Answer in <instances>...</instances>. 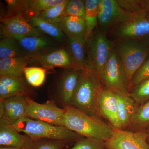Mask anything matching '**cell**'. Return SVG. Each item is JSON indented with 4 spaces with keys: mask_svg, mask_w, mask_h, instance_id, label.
I'll return each instance as SVG.
<instances>
[{
    "mask_svg": "<svg viewBox=\"0 0 149 149\" xmlns=\"http://www.w3.org/2000/svg\"><path fill=\"white\" fill-rule=\"evenodd\" d=\"M32 91L22 77H14L0 75V100L16 96L32 95Z\"/></svg>",
    "mask_w": 149,
    "mask_h": 149,
    "instance_id": "18",
    "label": "cell"
},
{
    "mask_svg": "<svg viewBox=\"0 0 149 149\" xmlns=\"http://www.w3.org/2000/svg\"><path fill=\"white\" fill-rule=\"evenodd\" d=\"M104 145L107 149H149L146 129L132 131L115 129Z\"/></svg>",
    "mask_w": 149,
    "mask_h": 149,
    "instance_id": "9",
    "label": "cell"
},
{
    "mask_svg": "<svg viewBox=\"0 0 149 149\" xmlns=\"http://www.w3.org/2000/svg\"><path fill=\"white\" fill-rule=\"evenodd\" d=\"M68 50L76 69H86L87 50L85 40L75 38L67 39Z\"/></svg>",
    "mask_w": 149,
    "mask_h": 149,
    "instance_id": "22",
    "label": "cell"
},
{
    "mask_svg": "<svg viewBox=\"0 0 149 149\" xmlns=\"http://www.w3.org/2000/svg\"><path fill=\"white\" fill-rule=\"evenodd\" d=\"M120 6L124 10L133 13L143 10L141 7L140 0H117Z\"/></svg>",
    "mask_w": 149,
    "mask_h": 149,
    "instance_id": "36",
    "label": "cell"
},
{
    "mask_svg": "<svg viewBox=\"0 0 149 149\" xmlns=\"http://www.w3.org/2000/svg\"><path fill=\"white\" fill-rule=\"evenodd\" d=\"M101 0H85V20L87 27L86 40L98 26L99 6ZM85 40V41H86Z\"/></svg>",
    "mask_w": 149,
    "mask_h": 149,
    "instance_id": "23",
    "label": "cell"
},
{
    "mask_svg": "<svg viewBox=\"0 0 149 149\" xmlns=\"http://www.w3.org/2000/svg\"><path fill=\"white\" fill-rule=\"evenodd\" d=\"M69 0H65L64 3L52 7L44 11L38 15L44 20L57 25L60 20L63 17V13L66 5Z\"/></svg>",
    "mask_w": 149,
    "mask_h": 149,
    "instance_id": "30",
    "label": "cell"
},
{
    "mask_svg": "<svg viewBox=\"0 0 149 149\" xmlns=\"http://www.w3.org/2000/svg\"><path fill=\"white\" fill-rule=\"evenodd\" d=\"M85 44L86 69L93 72L100 80L104 67L114 49L113 43L97 26L91 37L86 40Z\"/></svg>",
    "mask_w": 149,
    "mask_h": 149,
    "instance_id": "4",
    "label": "cell"
},
{
    "mask_svg": "<svg viewBox=\"0 0 149 149\" xmlns=\"http://www.w3.org/2000/svg\"><path fill=\"white\" fill-rule=\"evenodd\" d=\"M47 70L39 67H26L24 75L27 83L34 87H39L44 84Z\"/></svg>",
    "mask_w": 149,
    "mask_h": 149,
    "instance_id": "29",
    "label": "cell"
},
{
    "mask_svg": "<svg viewBox=\"0 0 149 149\" xmlns=\"http://www.w3.org/2000/svg\"><path fill=\"white\" fill-rule=\"evenodd\" d=\"M82 70H65L59 80L58 96L63 106H69L77 88Z\"/></svg>",
    "mask_w": 149,
    "mask_h": 149,
    "instance_id": "16",
    "label": "cell"
},
{
    "mask_svg": "<svg viewBox=\"0 0 149 149\" xmlns=\"http://www.w3.org/2000/svg\"><path fill=\"white\" fill-rule=\"evenodd\" d=\"M65 0H32L31 5L23 16L29 21L30 19L37 17L41 13L52 7L64 3Z\"/></svg>",
    "mask_w": 149,
    "mask_h": 149,
    "instance_id": "27",
    "label": "cell"
},
{
    "mask_svg": "<svg viewBox=\"0 0 149 149\" xmlns=\"http://www.w3.org/2000/svg\"><path fill=\"white\" fill-rule=\"evenodd\" d=\"M129 13L120 6L117 0H101L99 6L98 27L101 32L107 35Z\"/></svg>",
    "mask_w": 149,
    "mask_h": 149,
    "instance_id": "11",
    "label": "cell"
},
{
    "mask_svg": "<svg viewBox=\"0 0 149 149\" xmlns=\"http://www.w3.org/2000/svg\"><path fill=\"white\" fill-rule=\"evenodd\" d=\"M112 42L125 40H143L149 36V15L144 10L129 13L109 31Z\"/></svg>",
    "mask_w": 149,
    "mask_h": 149,
    "instance_id": "5",
    "label": "cell"
},
{
    "mask_svg": "<svg viewBox=\"0 0 149 149\" xmlns=\"http://www.w3.org/2000/svg\"><path fill=\"white\" fill-rule=\"evenodd\" d=\"M0 149H20L17 148H13V147H7V146H1Z\"/></svg>",
    "mask_w": 149,
    "mask_h": 149,
    "instance_id": "38",
    "label": "cell"
},
{
    "mask_svg": "<svg viewBox=\"0 0 149 149\" xmlns=\"http://www.w3.org/2000/svg\"><path fill=\"white\" fill-rule=\"evenodd\" d=\"M146 132L147 133V141L149 143V126L148 128H147L146 129Z\"/></svg>",
    "mask_w": 149,
    "mask_h": 149,
    "instance_id": "40",
    "label": "cell"
},
{
    "mask_svg": "<svg viewBox=\"0 0 149 149\" xmlns=\"http://www.w3.org/2000/svg\"><path fill=\"white\" fill-rule=\"evenodd\" d=\"M28 65H36L47 70L55 67L64 68L65 70L77 69L67 49H51L44 52L27 56Z\"/></svg>",
    "mask_w": 149,
    "mask_h": 149,
    "instance_id": "10",
    "label": "cell"
},
{
    "mask_svg": "<svg viewBox=\"0 0 149 149\" xmlns=\"http://www.w3.org/2000/svg\"><path fill=\"white\" fill-rule=\"evenodd\" d=\"M7 12L1 17L8 18L23 16L31 5L32 0H6Z\"/></svg>",
    "mask_w": 149,
    "mask_h": 149,
    "instance_id": "28",
    "label": "cell"
},
{
    "mask_svg": "<svg viewBox=\"0 0 149 149\" xmlns=\"http://www.w3.org/2000/svg\"><path fill=\"white\" fill-rule=\"evenodd\" d=\"M28 65L27 56L0 59V75L19 77L24 74L25 68Z\"/></svg>",
    "mask_w": 149,
    "mask_h": 149,
    "instance_id": "21",
    "label": "cell"
},
{
    "mask_svg": "<svg viewBox=\"0 0 149 149\" xmlns=\"http://www.w3.org/2000/svg\"><path fill=\"white\" fill-rule=\"evenodd\" d=\"M149 126V100L138 107L136 113L126 130L136 131Z\"/></svg>",
    "mask_w": 149,
    "mask_h": 149,
    "instance_id": "24",
    "label": "cell"
},
{
    "mask_svg": "<svg viewBox=\"0 0 149 149\" xmlns=\"http://www.w3.org/2000/svg\"><path fill=\"white\" fill-rule=\"evenodd\" d=\"M68 143L65 141L40 139L36 140L33 149H64Z\"/></svg>",
    "mask_w": 149,
    "mask_h": 149,
    "instance_id": "34",
    "label": "cell"
},
{
    "mask_svg": "<svg viewBox=\"0 0 149 149\" xmlns=\"http://www.w3.org/2000/svg\"><path fill=\"white\" fill-rule=\"evenodd\" d=\"M149 79V56L133 75L130 83V89L144 80Z\"/></svg>",
    "mask_w": 149,
    "mask_h": 149,
    "instance_id": "33",
    "label": "cell"
},
{
    "mask_svg": "<svg viewBox=\"0 0 149 149\" xmlns=\"http://www.w3.org/2000/svg\"><path fill=\"white\" fill-rule=\"evenodd\" d=\"M100 81L106 90L127 94L129 93L130 84L114 47L104 67Z\"/></svg>",
    "mask_w": 149,
    "mask_h": 149,
    "instance_id": "7",
    "label": "cell"
},
{
    "mask_svg": "<svg viewBox=\"0 0 149 149\" xmlns=\"http://www.w3.org/2000/svg\"><path fill=\"white\" fill-rule=\"evenodd\" d=\"M26 56L34 55L51 49L52 43L44 35L29 36L17 40Z\"/></svg>",
    "mask_w": 149,
    "mask_h": 149,
    "instance_id": "20",
    "label": "cell"
},
{
    "mask_svg": "<svg viewBox=\"0 0 149 149\" xmlns=\"http://www.w3.org/2000/svg\"><path fill=\"white\" fill-rule=\"evenodd\" d=\"M142 40H143L147 44V45L149 47V37H146V38H145V39Z\"/></svg>",
    "mask_w": 149,
    "mask_h": 149,
    "instance_id": "39",
    "label": "cell"
},
{
    "mask_svg": "<svg viewBox=\"0 0 149 149\" xmlns=\"http://www.w3.org/2000/svg\"><path fill=\"white\" fill-rule=\"evenodd\" d=\"M85 1L69 0L66 5L63 17L77 16L85 19Z\"/></svg>",
    "mask_w": 149,
    "mask_h": 149,
    "instance_id": "32",
    "label": "cell"
},
{
    "mask_svg": "<svg viewBox=\"0 0 149 149\" xmlns=\"http://www.w3.org/2000/svg\"><path fill=\"white\" fill-rule=\"evenodd\" d=\"M58 25L67 38L86 40L87 27L85 19L77 16L63 17Z\"/></svg>",
    "mask_w": 149,
    "mask_h": 149,
    "instance_id": "19",
    "label": "cell"
},
{
    "mask_svg": "<svg viewBox=\"0 0 149 149\" xmlns=\"http://www.w3.org/2000/svg\"><path fill=\"white\" fill-rule=\"evenodd\" d=\"M103 89L100 80L93 72L87 69L82 70L69 106L101 119L98 110V100Z\"/></svg>",
    "mask_w": 149,
    "mask_h": 149,
    "instance_id": "2",
    "label": "cell"
},
{
    "mask_svg": "<svg viewBox=\"0 0 149 149\" xmlns=\"http://www.w3.org/2000/svg\"><path fill=\"white\" fill-rule=\"evenodd\" d=\"M117 97L119 130H126L132 121L139 105L129 94L114 92Z\"/></svg>",
    "mask_w": 149,
    "mask_h": 149,
    "instance_id": "17",
    "label": "cell"
},
{
    "mask_svg": "<svg viewBox=\"0 0 149 149\" xmlns=\"http://www.w3.org/2000/svg\"><path fill=\"white\" fill-rule=\"evenodd\" d=\"M29 96H16L0 100V119L11 125L26 116Z\"/></svg>",
    "mask_w": 149,
    "mask_h": 149,
    "instance_id": "13",
    "label": "cell"
},
{
    "mask_svg": "<svg viewBox=\"0 0 149 149\" xmlns=\"http://www.w3.org/2000/svg\"><path fill=\"white\" fill-rule=\"evenodd\" d=\"M64 126L85 138L105 143L114 133L115 128L100 118L91 116L71 106H65Z\"/></svg>",
    "mask_w": 149,
    "mask_h": 149,
    "instance_id": "1",
    "label": "cell"
},
{
    "mask_svg": "<svg viewBox=\"0 0 149 149\" xmlns=\"http://www.w3.org/2000/svg\"><path fill=\"white\" fill-rule=\"evenodd\" d=\"M1 38L17 39L29 36L43 35L23 17L5 18L1 17Z\"/></svg>",
    "mask_w": 149,
    "mask_h": 149,
    "instance_id": "12",
    "label": "cell"
},
{
    "mask_svg": "<svg viewBox=\"0 0 149 149\" xmlns=\"http://www.w3.org/2000/svg\"><path fill=\"white\" fill-rule=\"evenodd\" d=\"M128 94L139 105L149 100V79L133 87Z\"/></svg>",
    "mask_w": 149,
    "mask_h": 149,
    "instance_id": "31",
    "label": "cell"
},
{
    "mask_svg": "<svg viewBox=\"0 0 149 149\" xmlns=\"http://www.w3.org/2000/svg\"><path fill=\"white\" fill-rule=\"evenodd\" d=\"M65 110L58 107L52 102L45 103L36 102L30 98L26 112V117L52 125L64 126Z\"/></svg>",
    "mask_w": 149,
    "mask_h": 149,
    "instance_id": "8",
    "label": "cell"
},
{
    "mask_svg": "<svg viewBox=\"0 0 149 149\" xmlns=\"http://www.w3.org/2000/svg\"><path fill=\"white\" fill-rule=\"evenodd\" d=\"M100 117L104 118L113 128L119 129L118 118V104L115 93L103 88L98 100Z\"/></svg>",
    "mask_w": 149,
    "mask_h": 149,
    "instance_id": "15",
    "label": "cell"
},
{
    "mask_svg": "<svg viewBox=\"0 0 149 149\" xmlns=\"http://www.w3.org/2000/svg\"><path fill=\"white\" fill-rule=\"evenodd\" d=\"M36 140L22 135L18 131L2 119H0V146L20 149H33Z\"/></svg>",
    "mask_w": 149,
    "mask_h": 149,
    "instance_id": "14",
    "label": "cell"
},
{
    "mask_svg": "<svg viewBox=\"0 0 149 149\" xmlns=\"http://www.w3.org/2000/svg\"><path fill=\"white\" fill-rule=\"evenodd\" d=\"M106 149H107L106 148Z\"/></svg>",
    "mask_w": 149,
    "mask_h": 149,
    "instance_id": "41",
    "label": "cell"
},
{
    "mask_svg": "<svg viewBox=\"0 0 149 149\" xmlns=\"http://www.w3.org/2000/svg\"><path fill=\"white\" fill-rule=\"evenodd\" d=\"M64 149H106V148L104 143L84 138L75 142L71 148Z\"/></svg>",
    "mask_w": 149,
    "mask_h": 149,
    "instance_id": "35",
    "label": "cell"
},
{
    "mask_svg": "<svg viewBox=\"0 0 149 149\" xmlns=\"http://www.w3.org/2000/svg\"><path fill=\"white\" fill-rule=\"evenodd\" d=\"M29 22L42 33H45L56 40H61L64 37V33L57 24L46 21L38 17H32Z\"/></svg>",
    "mask_w": 149,
    "mask_h": 149,
    "instance_id": "25",
    "label": "cell"
},
{
    "mask_svg": "<svg viewBox=\"0 0 149 149\" xmlns=\"http://www.w3.org/2000/svg\"><path fill=\"white\" fill-rule=\"evenodd\" d=\"M112 42L124 67L130 89L133 75L149 56V47L142 40H120Z\"/></svg>",
    "mask_w": 149,
    "mask_h": 149,
    "instance_id": "6",
    "label": "cell"
},
{
    "mask_svg": "<svg viewBox=\"0 0 149 149\" xmlns=\"http://www.w3.org/2000/svg\"><path fill=\"white\" fill-rule=\"evenodd\" d=\"M141 7L149 15V0H140Z\"/></svg>",
    "mask_w": 149,
    "mask_h": 149,
    "instance_id": "37",
    "label": "cell"
},
{
    "mask_svg": "<svg viewBox=\"0 0 149 149\" xmlns=\"http://www.w3.org/2000/svg\"><path fill=\"white\" fill-rule=\"evenodd\" d=\"M26 56L16 39L12 38L1 39L0 41V59Z\"/></svg>",
    "mask_w": 149,
    "mask_h": 149,
    "instance_id": "26",
    "label": "cell"
},
{
    "mask_svg": "<svg viewBox=\"0 0 149 149\" xmlns=\"http://www.w3.org/2000/svg\"><path fill=\"white\" fill-rule=\"evenodd\" d=\"M12 125L19 132L25 133L33 140L50 139L75 143L84 138L65 127L33 120L26 116Z\"/></svg>",
    "mask_w": 149,
    "mask_h": 149,
    "instance_id": "3",
    "label": "cell"
}]
</instances>
